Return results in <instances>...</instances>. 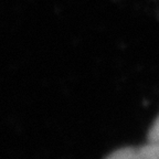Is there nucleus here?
<instances>
[{
  "label": "nucleus",
  "instance_id": "nucleus-1",
  "mask_svg": "<svg viewBox=\"0 0 159 159\" xmlns=\"http://www.w3.org/2000/svg\"><path fill=\"white\" fill-rule=\"evenodd\" d=\"M105 159H159V144L148 142L143 146L117 149Z\"/></svg>",
  "mask_w": 159,
  "mask_h": 159
},
{
  "label": "nucleus",
  "instance_id": "nucleus-2",
  "mask_svg": "<svg viewBox=\"0 0 159 159\" xmlns=\"http://www.w3.org/2000/svg\"><path fill=\"white\" fill-rule=\"evenodd\" d=\"M148 142L157 143L159 144V116L154 122L152 126L148 132Z\"/></svg>",
  "mask_w": 159,
  "mask_h": 159
}]
</instances>
